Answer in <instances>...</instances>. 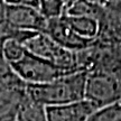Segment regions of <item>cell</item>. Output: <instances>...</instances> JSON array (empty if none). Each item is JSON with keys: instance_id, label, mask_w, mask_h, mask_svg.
Instances as JSON below:
<instances>
[{"instance_id": "cell-1", "label": "cell", "mask_w": 121, "mask_h": 121, "mask_svg": "<svg viewBox=\"0 0 121 121\" xmlns=\"http://www.w3.org/2000/svg\"><path fill=\"white\" fill-rule=\"evenodd\" d=\"M87 72L76 71L39 85H26L27 95L43 107H55L84 100Z\"/></svg>"}, {"instance_id": "cell-2", "label": "cell", "mask_w": 121, "mask_h": 121, "mask_svg": "<svg viewBox=\"0 0 121 121\" xmlns=\"http://www.w3.org/2000/svg\"><path fill=\"white\" fill-rule=\"evenodd\" d=\"M22 45L28 53L47 60L64 71H81L78 64V53L62 47L46 34L31 35L22 43Z\"/></svg>"}, {"instance_id": "cell-3", "label": "cell", "mask_w": 121, "mask_h": 121, "mask_svg": "<svg viewBox=\"0 0 121 121\" xmlns=\"http://www.w3.org/2000/svg\"><path fill=\"white\" fill-rule=\"evenodd\" d=\"M6 2L4 26L13 30L45 34L47 20L38 11V1Z\"/></svg>"}, {"instance_id": "cell-4", "label": "cell", "mask_w": 121, "mask_h": 121, "mask_svg": "<svg viewBox=\"0 0 121 121\" xmlns=\"http://www.w3.org/2000/svg\"><path fill=\"white\" fill-rule=\"evenodd\" d=\"M84 100L95 109L121 101V78L103 72H87Z\"/></svg>"}, {"instance_id": "cell-5", "label": "cell", "mask_w": 121, "mask_h": 121, "mask_svg": "<svg viewBox=\"0 0 121 121\" xmlns=\"http://www.w3.org/2000/svg\"><path fill=\"white\" fill-rule=\"evenodd\" d=\"M11 67L16 75L26 85L45 84L66 74L73 73L60 69L47 60L30 54L27 51L18 62L11 64Z\"/></svg>"}, {"instance_id": "cell-6", "label": "cell", "mask_w": 121, "mask_h": 121, "mask_svg": "<svg viewBox=\"0 0 121 121\" xmlns=\"http://www.w3.org/2000/svg\"><path fill=\"white\" fill-rule=\"evenodd\" d=\"M45 34L62 47L75 53L82 52L84 49L91 47L96 42V40L91 42L84 39L80 37L78 34H75L74 30L67 25V22H65L62 16L56 19L48 20Z\"/></svg>"}, {"instance_id": "cell-7", "label": "cell", "mask_w": 121, "mask_h": 121, "mask_svg": "<svg viewBox=\"0 0 121 121\" xmlns=\"http://www.w3.org/2000/svg\"><path fill=\"white\" fill-rule=\"evenodd\" d=\"M47 121H86L95 108L85 100L74 103L46 107Z\"/></svg>"}, {"instance_id": "cell-8", "label": "cell", "mask_w": 121, "mask_h": 121, "mask_svg": "<svg viewBox=\"0 0 121 121\" xmlns=\"http://www.w3.org/2000/svg\"><path fill=\"white\" fill-rule=\"evenodd\" d=\"M26 99V86H0V121H17L18 114Z\"/></svg>"}, {"instance_id": "cell-9", "label": "cell", "mask_w": 121, "mask_h": 121, "mask_svg": "<svg viewBox=\"0 0 121 121\" xmlns=\"http://www.w3.org/2000/svg\"><path fill=\"white\" fill-rule=\"evenodd\" d=\"M62 17L80 37L91 42L98 40L101 26L96 18L90 16H69L65 13L62 15Z\"/></svg>"}, {"instance_id": "cell-10", "label": "cell", "mask_w": 121, "mask_h": 121, "mask_svg": "<svg viewBox=\"0 0 121 121\" xmlns=\"http://www.w3.org/2000/svg\"><path fill=\"white\" fill-rule=\"evenodd\" d=\"M1 40L0 37V86L1 87H25L26 84L18 78L13 72L11 65L6 60L1 51Z\"/></svg>"}, {"instance_id": "cell-11", "label": "cell", "mask_w": 121, "mask_h": 121, "mask_svg": "<svg viewBox=\"0 0 121 121\" xmlns=\"http://www.w3.org/2000/svg\"><path fill=\"white\" fill-rule=\"evenodd\" d=\"M17 121H47L45 107L34 102L27 95L26 101L18 114Z\"/></svg>"}, {"instance_id": "cell-12", "label": "cell", "mask_w": 121, "mask_h": 121, "mask_svg": "<svg viewBox=\"0 0 121 121\" xmlns=\"http://www.w3.org/2000/svg\"><path fill=\"white\" fill-rule=\"evenodd\" d=\"M0 37L2 38L1 40L2 54H4L6 60L10 65L18 62L25 55L26 49L20 42H18L17 39L10 38V37H2V36H0Z\"/></svg>"}, {"instance_id": "cell-13", "label": "cell", "mask_w": 121, "mask_h": 121, "mask_svg": "<svg viewBox=\"0 0 121 121\" xmlns=\"http://www.w3.org/2000/svg\"><path fill=\"white\" fill-rule=\"evenodd\" d=\"M86 121H121V101L95 109Z\"/></svg>"}, {"instance_id": "cell-14", "label": "cell", "mask_w": 121, "mask_h": 121, "mask_svg": "<svg viewBox=\"0 0 121 121\" xmlns=\"http://www.w3.org/2000/svg\"><path fill=\"white\" fill-rule=\"evenodd\" d=\"M65 4L66 1H38V11L48 22L63 15Z\"/></svg>"}]
</instances>
